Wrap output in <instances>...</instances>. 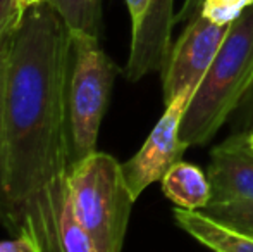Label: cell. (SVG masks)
<instances>
[{
  "instance_id": "cell-20",
  "label": "cell",
  "mask_w": 253,
  "mask_h": 252,
  "mask_svg": "<svg viewBox=\"0 0 253 252\" xmlns=\"http://www.w3.org/2000/svg\"><path fill=\"white\" fill-rule=\"evenodd\" d=\"M42 2H45V0H17V5H19V9L24 12L26 9H30V7L37 5V3H42Z\"/></svg>"
},
{
  "instance_id": "cell-12",
  "label": "cell",
  "mask_w": 253,
  "mask_h": 252,
  "mask_svg": "<svg viewBox=\"0 0 253 252\" xmlns=\"http://www.w3.org/2000/svg\"><path fill=\"white\" fill-rule=\"evenodd\" d=\"M57 10L69 31L88 33L100 38L102 17L91 9L90 0H45Z\"/></svg>"
},
{
  "instance_id": "cell-17",
  "label": "cell",
  "mask_w": 253,
  "mask_h": 252,
  "mask_svg": "<svg viewBox=\"0 0 253 252\" xmlns=\"http://www.w3.org/2000/svg\"><path fill=\"white\" fill-rule=\"evenodd\" d=\"M203 0H184L183 9L176 14L174 17V23H183V21H190L193 16L200 14Z\"/></svg>"
},
{
  "instance_id": "cell-13",
  "label": "cell",
  "mask_w": 253,
  "mask_h": 252,
  "mask_svg": "<svg viewBox=\"0 0 253 252\" xmlns=\"http://www.w3.org/2000/svg\"><path fill=\"white\" fill-rule=\"evenodd\" d=\"M200 212L234 232L253 237V201L209 204Z\"/></svg>"
},
{
  "instance_id": "cell-15",
  "label": "cell",
  "mask_w": 253,
  "mask_h": 252,
  "mask_svg": "<svg viewBox=\"0 0 253 252\" xmlns=\"http://www.w3.org/2000/svg\"><path fill=\"white\" fill-rule=\"evenodd\" d=\"M252 5L253 0H203L200 12L215 24H233Z\"/></svg>"
},
{
  "instance_id": "cell-1",
  "label": "cell",
  "mask_w": 253,
  "mask_h": 252,
  "mask_svg": "<svg viewBox=\"0 0 253 252\" xmlns=\"http://www.w3.org/2000/svg\"><path fill=\"white\" fill-rule=\"evenodd\" d=\"M71 31L48 2L23 12L14 31L5 92V151L10 237L33 252H62L69 202V147L64 76Z\"/></svg>"
},
{
  "instance_id": "cell-6",
  "label": "cell",
  "mask_w": 253,
  "mask_h": 252,
  "mask_svg": "<svg viewBox=\"0 0 253 252\" xmlns=\"http://www.w3.org/2000/svg\"><path fill=\"white\" fill-rule=\"evenodd\" d=\"M193 94L195 90H186L166 104V111L141 149L123 164L124 178L134 201L181 161V155L188 147L179 137L181 121Z\"/></svg>"
},
{
  "instance_id": "cell-7",
  "label": "cell",
  "mask_w": 253,
  "mask_h": 252,
  "mask_svg": "<svg viewBox=\"0 0 253 252\" xmlns=\"http://www.w3.org/2000/svg\"><path fill=\"white\" fill-rule=\"evenodd\" d=\"M174 0H150L145 16L131 35V49L124 76L140 81L153 71H162L170 52V33L174 23Z\"/></svg>"
},
{
  "instance_id": "cell-16",
  "label": "cell",
  "mask_w": 253,
  "mask_h": 252,
  "mask_svg": "<svg viewBox=\"0 0 253 252\" xmlns=\"http://www.w3.org/2000/svg\"><path fill=\"white\" fill-rule=\"evenodd\" d=\"M21 16L23 10L17 5V0H0V42L16 30Z\"/></svg>"
},
{
  "instance_id": "cell-9",
  "label": "cell",
  "mask_w": 253,
  "mask_h": 252,
  "mask_svg": "<svg viewBox=\"0 0 253 252\" xmlns=\"http://www.w3.org/2000/svg\"><path fill=\"white\" fill-rule=\"evenodd\" d=\"M174 219L184 232L215 252H253V237L234 232L200 211L176 207Z\"/></svg>"
},
{
  "instance_id": "cell-19",
  "label": "cell",
  "mask_w": 253,
  "mask_h": 252,
  "mask_svg": "<svg viewBox=\"0 0 253 252\" xmlns=\"http://www.w3.org/2000/svg\"><path fill=\"white\" fill-rule=\"evenodd\" d=\"M0 252H33L31 246L24 239L19 237H10L9 240L0 242Z\"/></svg>"
},
{
  "instance_id": "cell-10",
  "label": "cell",
  "mask_w": 253,
  "mask_h": 252,
  "mask_svg": "<svg viewBox=\"0 0 253 252\" xmlns=\"http://www.w3.org/2000/svg\"><path fill=\"white\" fill-rule=\"evenodd\" d=\"M162 192L177 207L186 211H202L210 204V183L198 166L176 162L164 175Z\"/></svg>"
},
{
  "instance_id": "cell-14",
  "label": "cell",
  "mask_w": 253,
  "mask_h": 252,
  "mask_svg": "<svg viewBox=\"0 0 253 252\" xmlns=\"http://www.w3.org/2000/svg\"><path fill=\"white\" fill-rule=\"evenodd\" d=\"M60 244H62V252H97L90 235L74 214L71 197L64 211L62 225H60Z\"/></svg>"
},
{
  "instance_id": "cell-2",
  "label": "cell",
  "mask_w": 253,
  "mask_h": 252,
  "mask_svg": "<svg viewBox=\"0 0 253 252\" xmlns=\"http://www.w3.org/2000/svg\"><path fill=\"white\" fill-rule=\"evenodd\" d=\"M253 87V5L227 31L210 69L188 102L179 137L203 145L220 130Z\"/></svg>"
},
{
  "instance_id": "cell-23",
  "label": "cell",
  "mask_w": 253,
  "mask_h": 252,
  "mask_svg": "<svg viewBox=\"0 0 253 252\" xmlns=\"http://www.w3.org/2000/svg\"><path fill=\"white\" fill-rule=\"evenodd\" d=\"M250 237H252V235H250Z\"/></svg>"
},
{
  "instance_id": "cell-4",
  "label": "cell",
  "mask_w": 253,
  "mask_h": 252,
  "mask_svg": "<svg viewBox=\"0 0 253 252\" xmlns=\"http://www.w3.org/2000/svg\"><path fill=\"white\" fill-rule=\"evenodd\" d=\"M71 205L97 252H121L134 199L127 189L123 164L95 151L69 175Z\"/></svg>"
},
{
  "instance_id": "cell-3",
  "label": "cell",
  "mask_w": 253,
  "mask_h": 252,
  "mask_svg": "<svg viewBox=\"0 0 253 252\" xmlns=\"http://www.w3.org/2000/svg\"><path fill=\"white\" fill-rule=\"evenodd\" d=\"M119 67L98 37L71 31L64 76V114L71 169L97 151L98 131Z\"/></svg>"
},
{
  "instance_id": "cell-5",
  "label": "cell",
  "mask_w": 253,
  "mask_h": 252,
  "mask_svg": "<svg viewBox=\"0 0 253 252\" xmlns=\"http://www.w3.org/2000/svg\"><path fill=\"white\" fill-rule=\"evenodd\" d=\"M231 24H215L205 16L197 14L188 21L176 44L170 47L162 73L164 102L186 90H197L210 69Z\"/></svg>"
},
{
  "instance_id": "cell-21",
  "label": "cell",
  "mask_w": 253,
  "mask_h": 252,
  "mask_svg": "<svg viewBox=\"0 0 253 252\" xmlns=\"http://www.w3.org/2000/svg\"><path fill=\"white\" fill-rule=\"evenodd\" d=\"M90 5L95 10V14L98 17H102V0H90Z\"/></svg>"
},
{
  "instance_id": "cell-11",
  "label": "cell",
  "mask_w": 253,
  "mask_h": 252,
  "mask_svg": "<svg viewBox=\"0 0 253 252\" xmlns=\"http://www.w3.org/2000/svg\"><path fill=\"white\" fill-rule=\"evenodd\" d=\"M14 31L0 42V225L3 228H5L7 218H9V202H7V151H5V92H7V73H9V57H10V49H12Z\"/></svg>"
},
{
  "instance_id": "cell-18",
  "label": "cell",
  "mask_w": 253,
  "mask_h": 252,
  "mask_svg": "<svg viewBox=\"0 0 253 252\" xmlns=\"http://www.w3.org/2000/svg\"><path fill=\"white\" fill-rule=\"evenodd\" d=\"M127 5V10H129V16H131V26H136L145 16V10L148 7V2L150 0H124Z\"/></svg>"
},
{
  "instance_id": "cell-8",
  "label": "cell",
  "mask_w": 253,
  "mask_h": 252,
  "mask_svg": "<svg viewBox=\"0 0 253 252\" xmlns=\"http://www.w3.org/2000/svg\"><path fill=\"white\" fill-rule=\"evenodd\" d=\"M210 204L253 201V145L250 133L231 137L210 152Z\"/></svg>"
},
{
  "instance_id": "cell-22",
  "label": "cell",
  "mask_w": 253,
  "mask_h": 252,
  "mask_svg": "<svg viewBox=\"0 0 253 252\" xmlns=\"http://www.w3.org/2000/svg\"><path fill=\"white\" fill-rule=\"evenodd\" d=\"M250 142H252V145H253V133H250Z\"/></svg>"
}]
</instances>
